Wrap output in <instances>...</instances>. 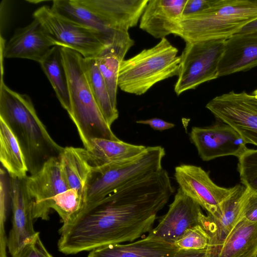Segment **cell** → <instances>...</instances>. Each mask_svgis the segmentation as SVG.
I'll use <instances>...</instances> for the list:
<instances>
[{
  "label": "cell",
  "mask_w": 257,
  "mask_h": 257,
  "mask_svg": "<svg viewBox=\"0 0 257 257\" xmlns=\"http://www.w3.org/2000/svg\"><path fill=\"white\" fill-rule=\"evenodd\" d=\"M40 64L61 106L68 112L70 107L69 93L60 47H53Z\"/></svg>",
  "instance_id": "484cf974"
},
{
  "label": "cell",
  "mask_w": 257,
  "mask_h": 257,
  "mask_svg": "<svg viewBox=\"0 0 257 257\" xmlns=\"http://www.w3.org/2000/svg\"><path fill=\"white\" fill-rule=\"evenodd\" d=\"M178 50L166 38L121 61L118 86L123 91L141 95L157 83L178 75L181 61Z\"/></svg>",
  "instance_id": "5b68a950"
},
{
  "label": "cell",
  "mask_w": 257,
  "mask_h": 257,
  "mask_svg": "<svg viewBox=\"0 0 257 257\" xmlns=\"http://www.w3.org/2000/svg\"><path fill=\"white\" fill-rule=\"evenodd\" d=\"M51 8L65 18L100 33L109 45L116 49L123 58L135 44L128 31L112 27L98 15L76 0H55Z\"/></svg>",
  "instance_id": "4fadbf2b"
},
{
  "label": "cell",
  "mask_w": 257,
  "mask_h": 257,
  "mask_svg": "<svg viewBox=\"0 0 257 257\" xmlns=\"http://www.w3.org/2000/svg\"><path fill=\"white\" fill-rule=\"evenodd\" d=\"M60 169L69 189L76 190L85 199L93 167L85 148L66 147L58 157Z\"/></svg>",
  "instance_id": "7402d4cb"
},
{
  "label": "cell",
  "mask_w": 257,
  "mask_h": 257,
  "mask_svg": "<svg viewBox=\"0 0 257 257\" xmlns=\"http://www.w3.org/2000/svg\"><path fill=\"white\" fill-rule=\"evenodd\" d=\"M95 58L105 83L111 103L117 109L118 73L120 63L124 59L116 49L112 47L106 48Z\"/></svg>",
  "instance_id": "83f0119b"
},
{
  "label": "cell",
  "mask_w": 257,
  "mask_h": 257,
  "mask_svg": "<svg viewBox=\"0 0 257 257\" xmlns=\"http://www.w3.org/2000/svg\"><path fill=\"white\" fill-rule=\"evenodd\" d=\"M238 159V171L242 185L257 194V149H248Z\"/></svg>",
  "instance_id": "f546056e"
},
{
  "label": "cell",
  "mask_w": 257,
  "mask_h": 257,
  "mask_svg": "<svg viewBox=\"0 0 257 257\" xmlns=\"http://www.w3.org/2000/svg\"><path fill=\"white\" fill-rule=\"evenodd\" d=\"M201 207L179 188L168 212L149 233L174 244L187 229L200 225L204 214Z\"/></svg>",
  "instance_id": "5bb4252c"
},
{
  "label": "cell",
  "mask_w": 257,
  "mask_h": 257,
  "mask_svg": "<svg viewBox=\"0 0 257 257\" xmlns=\"http://www.w3.org/2000/svg\"><path fill=\"white\" fill-rule=\"evenodd\" d=\"M178 248L150 233L125 244H110L91 250L88 257H172Z\"/></svg>",
  "instance_id": "ffe728a7"
},
{
  "label": "cell",
  "mask_w": 257,
  "mask_h": 257,
  "mask_svg": "<svg viewBox=\"0 0 257 257\" xmlns=\"http://www.w3.org/2000/svg\"><path fill=\"white\" fill-rule=\"evenodd\" d=\"M173 192L164 169L125 185L63 223L59 250L73 254L139 239L153 229Z\"/></svg>",
  "instance_id": "6da1fadb"
},
{
  "label": "cell",
  "mask_w": 257,
  "mask_h": 257,
  "mask_svg": "<svg viewBox=\"0 0 257 257\" xmlns=\"http://www.w3.org/2000/svg\"><path fill=\"white\" fill-rule=\"evenodd\" d=\"M0 161L11 177L24 179L28 176V168L19 144L9 126L1 118Z\"/></svg>",
  "instance_id": "d4e9b609"
},
{
  "label": "cell",
  "mask_w": 257,
  "mask_h": 257,
  "mask_svg": "<svg viewBox=\"0 0 257 257\" xmlns=\"http://www.w3.org/2000/svg\"><path fill=\"white\" fill-rule=\"evenodd\" d=\"M0 118L13 133L23 153L30 175L48 160L58 157L64 148L50 136L38 117L30 97L8 87L1 80Z\"/></svg>",
  "instance_id": "7a4b0ae2"
},
{
  "label": "cell",
  "mask_w": 257,
  "mask_h": 257,
  "mask_svg": "<svg viewBox=\"0 0 257 257\" xmlns=\"http://www.w3.org/2000/svg\"><path fill=\"white\" fill-rule=\"evenodd\" d=\"M60 49L69 93L68 113L84 148L89 149L93 139L120 140L105 120L93 95L84 67V57L67 47H60Z\"/></svg>",
  "instance_id": "277c9868"
},
{
  "label": "cell",
  "mask_w": 257,
  "mask_h": 257,
  "mask_svg": "<svg viewBox=\"0 0 257 257\" xmlns=\"http://www.w3.org/2000/svg\"><path fill=\"white\" fill-rule=\"evenodd\" d=\"M10 203L12 204L11 177L7 171L2 166L0 169L1 229L4 228V224Z\"/></svg>",
  "instance_id": "1f68e13d"
},
{
  "label": "cell",
  "mask_w": 257,
  "mask_h": 257,
  "mask_svg": "<svg viewBox=\"0 0 257 257\" xmlns=\"http://www.w3.org/2000/svg\"><path fill=\"white\" fill-rule=\"evenodd\" d=\"M84 205V197L76 190L69 189L54 197L51 208L57 212L64 223L74 217Z\"/></svg>",
  "instance_id": "f1b7e54d"
},
{
  "label": "cell",
  "mask_w": 257,
  "mask_h": 257,
  "mask_svg": "<svg viewBox=\"0 0 257 257\" xmlns=\"http://www.w3.org/2000/svg\"><path fill=\"white\" fill-rule=\"evenodd\" d=\"M256 257H257V255H256Z\"/></svg>",
  "instance_id": "ab89813d"
},
{
  "label": "cell",
  "mask_w": 257,
  "mask_h": 257,
  "mask_svg": "<svg viewBox=\"0 0 257 257\" xmlns=\"http://www.w3.org/2000/svg\"><path fill=\"white\" fill-rule=\"evenodd\" d=\"M225 40L186 42L180 55L178 79L174 91L177 95L218 78V64Z\"/></svg>",
  "instance_id": "ba28073f"
},
{
  "label": "cell",
  "mask_w": 257,
  "mask_h": 257,
  "mask_svg": "<svg viewBox=\"0 0 257 257\" xmlns=\"http://www.w3.org/2000/svg\"><path fill=\"white\" fill-rule=\"evenodd\" d=\"M252 95H253L255 98L257 99V89L253 91Z\"/></svg>",
  "instance_id": "f35d334b"
},
{
  "label": "cell",
  "mask_w": 257,
  "mask_h": 257,
  "mask_svg": "<svg viewBox=\"0 0 257 257\" xmlns=\"http://www.w3.org/2000/svg\"><path fill=\"white\" fill-rule=\"evenodd\" d=\"M246 187L237 184L231 194L222 203L220 212L215 215H203L200 225L209 234L207 247L211 257L240 220Z\"/></svg>",
  "instance_id": "e0dca14e"
},
{
  "label": "cell",
  "mask_w": 257,
  "mask_h": 257,
  "mask_svg": "<svg viewBox=\"0 0 257 257\" xmlns=\"http://www.w3.org/2000/svg\"><path fill=\"white\" fill-rule=\"evenodd\" d=\"M212 0H187L183 10L182 17L192 15L207 7Z\"/></svg>",
  "instance_id": "e575fe53"
},
{
  "label": "cell",
  "mask_w": 257,
  "mask_h": 257,
  "mask_svg": "<svg viewBox=\"0 0 257 257\" xmlns=\"http://www.w3.org/2000/svg\"><path fill=\"white\" fill-rule=\"evenodd\" d=\"M83 65L95 100L105 120L111 126L117 119L118 111L111 103L105 83L98 68L95 58H84Z\"/></svg>",
  "instance_id": "4316f807"
},
{
  "label": "cell",
  "mask_w": 257,
  "mask_h": 257,
  "mask_svg": "<svg viewBox=\"0 0 257 257\" xmlns=\"http://www.w3.org/2000/svg\"><path fill=\"white\" fill-rule=\"evenodd\" d=\"M174 176L179 188L211 215L218 214L222 203L235 186L225 188L215 184L200 167L182 164L175 169Z\"/></svg>",
  "instance_id": "30bf717a"
},
{
  "label": "cell",
  "mask_w": 257,
  "mask_h": 257,
  "mask_svg": "<svg viewBox=\"0 0 257 257\" xmlns=\"http://www.w3.org/2000/svg\"><path fill=\"white\" fill-rule=\"evenodd\" d=\"M24 180L34 219L48 220L54 197L69 189L62 176L59 158L50 159L37 172Z\"/></svg>",
  "instance_id": "7c38bea8"
},
{
  "label": "cell",
  "mask_w": 257,
  "mask_h": 257,
  "mask_svg": "<svg viewBox=\"0 0 257 257\" xmlns=\"http://www.w3.org/2000/svg\"><path fill=\"white\" fill-rule=\"evenodd\" d=\"M136 122L139 124L149 125L153 129L159 131L168 130L175 126L174 123L165 121L159 118H153L147 120H140L137 121Z\"/></svg>",
  "instance_id": "d590c367"
},
{
  "label": "cell",
  "mask_w": 257,
  "mask_h": 257,
  "mask_svg": "<svg viewBox=\"0 0 257 257\" xmlns=\"http://www.w3.org/2000/svg\"><path fill=\"white\" fill-rule=\"evenodd\" d=\"M165 155L161 146L147 147L136 157L94 169L84 207L95 204L125 185L161 171Z\"/></svg>",
  "instance_id": "8992f818"
},
{
  "label": "cell",
  "mask_w": 257,
  "mask_h": 257,
  "mask_svg": "<svg viewBox=\"0 0 257 257\" xmlns=\"http://www.w3.org/2000/svg\"><path fill=\"white\" fill-rule=\"evenodd\" d=\"M209 241V234L199 224L187 229L174 244L178 249H203L207 248Z\"/></svg>",
  "instance_id": "4dcf8cb0"
},
{
  "label": "cell",
  "mask_w": 257,
  "mask_h": 257,
  "mask_svg": "<svg viewBox=\"0 0 257 257\" xmlns=\"http://www.w3.org/2000/svg\"><path fill=\"white\" fill-rule=\"evenodd\" d=\"M257 19V0H212L203 10L181 17L168 29L185 42L226 40Z\"/></svg>",
  "instance_id": "3957f363"
},
{
  "label": "cell",
  "mask_w": 257,
  "mask_h": 257,
  "mask_svg": "<svg viewBox=\"0 0 257 257\" xmlns=\"http://www.w3.org/2000/svg\"><path fill=\"white\" fill-rule=\"evenodd\" d=\"M146 148L120 140L96 138L91 140L87 152L94 169L136 157Z\"/></svg>",
  "instance_id": "cb8c5ba5"
},
{
  "label": "cell",
  "mask_w": 257,
  "mask_h": 257,
  "mask_svg": "<svg viewBox=\"0 0 257 257\" xmlns=\"http://www.w3.org/2000/svg\"><path fill=\"white\" fill-rule=\"evenodd\" d=\"M241 219L257 222V194L246 187L241 211Z\"/></svg>",
  "instance_id": "836d02e7"
},
{
  "label": "cell",
  "mask_w": 257,
  "mask_h": 257,
  "mask_svg": "<svg viewBox=\"0 0 257 257\" xmlns=\"http://www.w3.org/2000/svg\"><path fill=\"white\" fill-rule=\"evenodd\" d=\"M33 16L58 46L74 50L84 58H96L110 47L98 32L63 17L47 6L38 8Z\"/></svg>",
  "instance_id": "52a82bcc"
},
{
  "label": "cell",
  "mask_w": 257,
  "mask_h": 257,
  "mask_svg": "<svg viewBox=\"0 0 257 257\" xmlns=\"http://www.w3.org/2000/svg\"><path fill=\"white\" fill-rule=\"evenodd\" d=\"M257 222L241 219L211 257H256Z\"/></svg>",
  "instance_id": "603a6c76"
},
{
  "label": "cell",
  "mask_w": 257,
  "mask_h": 257,
  "mask_svg": "<svg viewBox=\"0 0 257 257\" xmlns=\"http://www.w3.org/2000/svg\"><path fill=\"white\" fill-rule=\"evenodd\" d=\"M187 0H149L140 28L157 39L170 35V25L182 17Z\"/></svg>",
  "instance_id": "44dd1931"
},
{
  "label": "cell",
  "mask_w": 257,
  "mask_h": 257,
  "mask_svg": "<svg viewBox=\"0 0 257 257\" xmlns=\"http://www.w3.org/2000/svg\"><path fill=\"white\" fill-rule=\"evenodd\" d=\"M254 31H257V19L246 24L239 33H248Z\"/></svg>",
  "instance_id": "74e56055"
},
{
  "label": "cell",
  "mask_w": 257,
  "mask_h": 257,
  "mask_svg": "<svg viewBox=\"0 0 257 257\" xmlns=\"http://www.w3.org/2000/svg\"><path fill=\"white\" fill-rule=\"evenodd\" d=\"M189 137L204 161L226 156L238 158L248 149L240 135L231 126L219 120L208 126L193 127Z\"/></svg>",
  "instance_id": "8fae6325"
},
{
  "label": "cell",
  "mask_w": 257,
  "mask_h": 257,
  "mask_svg": "<svg viewBox=\"0 0 257 257\" xmlns=\"http://www.w3.org/2000/svg\"><path fill=\"white\" fill-rule=\"evenodd\" d=\"M257 66V31L238 33L224 41L218 77L246 71Z\"/></svg>",
  "instance_id": "ac0fdd59"
},
{
  "label": "cell",
  "mask_w": 257,
  "mask_h": 257,
  "mask_svg": "<svg viewBox=\"0 0 257 257\" xmlns=\"http://www.w3.org/2000/svg\"><path fill=\"white\" fill-rule=\"evenodd\" d=\"M12 257H53L42 242L39 232L22 245Z\"/></svg>",
  "instance_id": "d6a6232c"
},
{
  "label": "cell",
  "mask_w": 257,
  "mask_h": 257,
  "mask_svg": "<svg viewBox=\"0 0 257 257\" xmlns=\"http://www.w3.org/2000/svg\"><path fill=\"white\" fill-rule=\"evenodd\" d=\"M24 179L11 177L13 218L7 246L11 255L39 233L34 228L33 205Z\"/></svg>",
  "instance_id": "9a60e30c"
},
{
  "label": "cell",
  "mask_w": 257,
  "mask_h": 257,
  "mask_svg": "<svg viewBox=\"0 0 257 257\" xmlns=\"http://www.w3.org/2000/svg\"><path fill=\"white\" fill-rule=\"evenodd\" d=\"M112 27L124 31L136 26L149 0H76Z\"/></svg>",
  "instance_id": "d6986e66"
},
{
  "label": "cell",
  "mask_w": 257,
  "mask_h": 257,
  "mask_svg": "<svg viewBox=\"0 0 257 257\" xmlns=\"http://www.w3.org/2000/svg\"><path fill=\"white\" fill-rule=\"evenodd\" d=\"M57 44L35 19L27 26L17 29L4 47L6 58H23L39 63Z\"/></svg>",
  "instance_id": "2e32d148"
},
{
  "label": "cell",
  "mask_w": 257,
  "mask_h": 257,
  "mask_svg": "<svg viewBox=\"0 0 257 257\" xmlns=\"http://www.w3.org/2000/svg\"><path fill=\"white\" fill-rule=\"evenodd\" d=\"M217 119L233 127L246 144L257 146V99L245 91L217 96L206 105Z\"/></svg>",
  "instance_id": "9c48e42d"
},
{
  "label": "cell",
  "mask_w": 257,
  "mask_h": 257,
  "mask_svg": "<svg viewBox=\"0 0 257 257\" xmlns=\"http://www.w3.org/2000/svg\"><path fill=\"white\" fill-rule=\"evenodd\" d=\"M172 257H211V255L208 248L203 249H178Z\"/></svg>",
  "instance_id": "8d00e7d4"
}]
</instances>
